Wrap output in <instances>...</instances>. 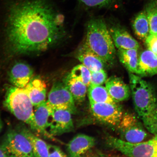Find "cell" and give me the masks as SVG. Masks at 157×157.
Wrapping results in <instances>:
<instances>
[{"label": "cell", "instance_id": "d4e9b609", "mask_svg": "<svg viewBox=\"0 0 157 157\" xmlns=\"http://www.w3.org/2000/svg\"><path fill=\"white\" fill-rule=\"evenodd\" d=\"M69 74L72 78L82 82L88 87L91 84V72L83 64L75 67Z\"/></svg>", "mask_w": 157, "mask_h": 157}, {"label": "cell", "instance_id": "3957f363", "mask_svg": "<svg viewBox=\"0 0 157 157\" xmlns=\"http://www.w3.org/2000/svg\"><path fill=\"white\" fill-rule=\"evenodd\" d=\"M84 44L106 64H111L114 60L115 45L106 24L102 19H94L88 22Z\"/></svg>", "mask_w": 157, "mask_h": 157}, {"label": "cell", "instance_id": "9a60e30c", "mask_svg": "<svg viewBox=\"0 0 157 157\" xmlns=\"http://www.w3.org/2000/svg\"><path fill=\"white\" fill-rule=\"evenodd\" d=\"M105 85L111 97L118 102L126 101L130 97V86L121 78L111 76L108 78Z\"/></svg>", "mask_w": 157, "mask_h": 157}, {"label": "cell", "instance_id": "4fadbf2b", "mask_svg": "<svg viewBox=\"0 0 157 157\" xmlns=\"http://www.w3.org/2000/svg\"><path fill=\"white\" fill-rule=\"evenodd\" d=\"M94 137L85 134L75 136L67 145V151L70 157H79L93 148L95 144Z\"/></svg>", "mask_w": 157, "mask_h": 157}, {"label": "cell", "instance_id": "277c9868", "mask_svg": "<svg viewBox=\"0 0 157 157\" xmlns=\"http://www.w3.org/2000/svg\"><path fill=\"white\" fill-rule=\"evenodd\" d=\"M3 105L17 119L26 123L35 131L34 106L24 88L7 85Z\"/></svg>", "mask_w": 157, "mask_h": 157}, {"label": "cell", "instance_id": "ffe728a7", "mask_svg": "<svg viewBox=\"0 0 157 157\" xmlns=\"http://www.w3.org/2000/svg\"><path fill=\"white\" fill-rule=\"evenodd\" d=\"M87 93L90 103H106L118 104L111 97L106 88L101 85L90 84L88 87Z\"/></svg>", "mask_w": 157, "mask_h": 157}, {"label": "cell", "instance_id": "4316f807", "mask_svg": "<svg viewBox=\"0 0 157 157\" xmlns=\"http://www.w3.org/2000/svg\"><path fill=\"white\" fill-rule=\"evenodd\" d=\"M107 75L104 69L95 72H91V84L96 85H101L107 80Z\"/></svg>", "mask_w": 157, "mask_h": 157}, {"label": "cell", "instance_id": "9c48e42d", "mask_svg": "<svg viewBox=\"0 0 157 157\" xmlns=\"http://www.w3.org/2000/svg\"><path fill=\"white\" fill-rule=\"evenodd\" d=\"M91 112L98 121L111 126L117 127L122 119L123 112L118 104L90 103Z\"/></svg>", "mask_w": 157, "mask_h": 157}, {"label": "cell", "instance_id": "30bf717a", "mask_svg": "<svg viewBox=\"0 0 157 157\" xmlns=\"http://www.w3.org/2000/svg\"><path fill=\"white\" fill-rule=\"evenodd\" d=\"M71 113L67 110L54 109L48 132L56 136L68 133L74 128Z\"/></svg>", "mask_w": 157, "mask_h": 157}, {"label": "cell", "instance_id": "cb8c5ba5", "mask_svg": "<svg viewBox=\"0 0 157 157\" xmlns=\"http://www.w3.org/2000/svg\"><path fill=\"white\" fill-rule=\"evenodd\" d=\"M150 25V34L157 35V1L151 0L147 5L145 11Z\"/></svg>", "mask_w": 157, "mask_h": 157}, {"label": "cell", "instance_id": "f1b7e54d", "mask_svg": "<svg viewBox=\"0 0 157 157\" xmlns=\"http://www.w3.org/2000/svg\"><path fill=\"white\" fill-rule=\"evenodd\" d=\"M48 157H64L67 156L58 146L48 144Z\"/></svg>", "mask_w": 157, "mask_h": 157}, {"label": "cell", "instance_id": "8fae6325", "mask_svg": "<svg viewBox=\"0 0 157 157\" xmlns=\"http://www.w3.org/2000/svg\"><path fill=\"white\" fill-rule=\"evenodd\" d=\"M54 109L49 105L46 101L35 108V132L44 135L47 138L53 139V137L47 130L50 126Z\"/></svg>", "mask_w": 157, "mask_h": 157}, {"label": "cell", "instance_id": "7c38bea8", "mask_svg": "<svg viewBox=\"0 0 157 157\" xmlns=\"http://www.w3.org/2000/svg\"><path fill=\"white\" fill-rule=\"evenodd\" d=\"M33 70L29 65L23 62L16 63L9 73V81L12 85L24 88L33 77Z\"/></svg>", "mask_w": 157, "mask_h": 157}, {"label": "cell", "instance_id": "8992f818", "mask_svg": "<svg viewBox=\"0 0 157 157\" xmlns=\"http://www.w3.org/2000/svg\"><path fill=\"white\" fill-rule=\"evenodd\" d=\"M107 146L130 157H157V136L146 142L131 143L111 136L106 138Z\"/></svg>", "mask_w": 157, "mask_h": 157}, {"label": "cell", "instance_id": "83f0119b", "mask_svg": "<svg viewBox=\"0 0 157 157\" xmlns=\"http://www.w3.org/2000/svg\"><path fill=\"white\" fill-rule=\"evenodd\" d=\"M145 40L148 50L157 56V35L150 34Z\"/></svg>", "mask_w": 157, "mask_h": 157}, {"label": "cell", "instance_id": "5bb4252c", "mask_svg": "<svg viewBox=\"0 0 157 157\" xmlns=\"http://www.w3.org/2000/svg\"><path fill=\"white\" fill-rule=\"evenodd\" d=\"M24 88L35 108L46 101L47 86L40 78L33 77Z\"/></svg>", "mask_w": 157, "mask_h": 157}, {"label": "cell", "instance_id": "44dd1931", "mask_svg": "<svg viewBox=\"0 0 157 157\" xmlns=\"http://www.w3.org/2000/svg\"><path fill=\"white\" fill-rule=\"evenodd\" d=\"M63 83L71 94L74 101L81 103L85 99L88 87L82 82L72 78L70 74L64 78Z\"/></svg>", "mask_w": 157, "mask_h": 157}, {"label": "cell", "instance_id": "6da1fadb", "mask_svg": "<svg viewBox=\"0 0 157 157\" xmlns=\"http://www.w3.org/2000/svg\"><path fill=\"white\" fill-rule=\"evenodd\" d=\"M7 9L5 44L12 56L43 52L61 38L59 15L50 0H11Z\"/></svg>", "mask_w": 157, "mask_h": 157}, {"label": "cell", "instance_id": "ba28073f", "mask_svg": "<svg viewBox=\"0 0 157 157\" xmlns=\"http://www.w3.org/2000/svg\"><path fill=\"white\" fill-rule=\"evenodd\" d=\"M46 101L54 109L67 110L72 114L76 113L75 101L63 82H57L53 85Z\"/></svg>", "mask_w": 157, "mask_h": 157}, {"label": "cell", "instance_id": "52a82bcc", "mask_svg": "<svg viewBox=\"0 0 157 157\" xmlns=\"http://www.w3.org/2000/svg\"><path fill=\"white\" fill-rule=\"evenodd\" d=\"M2 144L10 157H34L30 142L17 128L8 131Z\"/></svg>", "mask_w": 157, "mask_h": 157}, {"label": "cell", "instance_id": "603a6c76", "mask_svg": "<svg viewBox=\"0 0 157 157\" xmlns=\"http://www.w3.org/2000/svg\"><path fill=\"white\" fill-rule=\"evenodd\" d=\"M133 27L135 34L142 40L146 39L150 34V25L145 11L136 16L133 23Z\"/></svg>", "mask_w": 157, "mask_h": 157}, {"label": "cell", "instance_id": "7402d4cb", "mask_svg": "<svg viewBox=\"0 0 157 157\" xmlns=\"http://www.w3.org/2000/svg\"><path fill=\"white\" fill-rule=\"evenodd\" d=\"M137 49H118L117 54L121 62L130 73L137 75L139 57Z\"/></svg>", "mask_w": 157, "mask_h": 157}, {"label": "cell", "instance_id": "ac0fdd59", "mask_svg": "<svg viewBox=\"0 0 157 157\" xmlns=\"http://www.w3.org/2000/svg\"><path fill=\"white\" fill-rule=\"evenodd\" d=\"M157 74V56L149 50L143 51L139 57L137 75L146 76Z\"/></svg>", "mask_w": 157, "mask_h": 157}, {"label": "cell", "instance_id": "d6986e66", "mask_svg": "<svg viewBox=\"0 0 157 157\" xmlns=\"http://www.w3.org/2000/svg\"><path fill=\"white\" fill-rule=\"evenodd\" d=\"M20 131L29 139L32 146L34 157H48V144L33 134L23 125L17 127Z\"/></svg>", "mask_w": 157, "mask_h": 157}, {"label": "cell", "instance_id": "f546056e", "mask_svg": "<svg viewBox=\"0 0 157 157\" xmlns=\"http://www.w3.org/2000/svg\"><path fill=\"white\" fill-rule=\"evenodd\" d=\"M10 154L2 144L0 145V157H9Z\"/></svg>", "mask_w": 157, "mask_h": 157}, {"label": "cell", "instance_id": "484cf974", "mask_svg": "<svg viewBox=\"0 0 157 157\" xmlns=\"http://www.w3.org/2000/svg\"><path fill=\"white\" fill-rule=\"evenodd\" d=\"M80 4L89 8L107 7L110 6L115 0H77Z\"/></svg>", "mask_w": 157, "mask_h": 157}, {"label": "cell", "instance_id": "5b68a950", "mask_svg": "<svg viewBox=\"0 0 157 157\" xmlns=\"http://www.w3.org/2000/svg\"><path fill=\"white\" fill-rule=\"evenodd\" d=\"M120 139L131 143L146 142L154 136L149 132L137 114L131 112L123 114L117 127Z\"/></svg>", "mask_w": 157, "mask_h": 157}, {"label": "cell", "instance_id": "7a4b0ae2", "mask_svg": "<svg viewBox=\"0 0 157 157\" xmlns=\"http://www.w3.org/2000/svg\"><path fill=\"white\" fill-rule=\"evenodd\" d=\"M129 79L131 95L136 114L148 132L157 136V95L155 90L151 84L140 76L130 73Z\"/></svg>", "mask_w": 157, "mask_h": 157}, {"label": "cell", "instance_id": "4dcf8cb0", "mask_svg": "<svg viewBox=\"0 0 157 157\" xmlns=\"http://www.w3.org/2000/svg\"><path fill=\"white\" fill-rule=\"evenodd\" d=\"M3 127V123L2 121V119L1 118V116H0V132L2 130V128Z\"/></svg>", "mask_w": 157, "mask_h": 157}, {"label": "cell", "instance_id": "e0dca14e", "mask_svg": "<svg viewBox=\"0 0 157 157\" xmlns=\"http://www.w3.org/2000/svg\"><path fill=\"white\" fill-rule=\"evenodd\" d=\"M75 56L76 58L91 72L103 70L106 65L99 56L84 44L78 49Z\"/></svg>", "mask_w": 157, "mask_h": 157}, {"label": "cell", "instance_id": "2e32d148", "mask_svg": "<svg viewBox=\"0 0 157 157\" xmlns=\"http://www.w3.org/2000/svg\"><path fill=\"white\" fill-rule=\"evenodd\" d=\"M109 31L114 44L118 49L139 48L138 43L121 26L114 25Z\"/></svg>", "mask_w": 157, "mask_h": 157}]
</instances>
